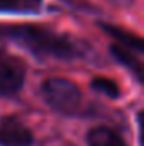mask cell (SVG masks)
Returning <instances> with one entry per match:
<instances>
[{"mask_svg": "<svg viewBox=\"0 0 144 146\" xmlns=\"http://www.w3.org/2000/svg\"><path fill=\"white\" fill-rule=\"evenodd\" d=\"M131 51H132V49H129V48H126V46H122V44H117V42H114V44L110 46V53L114 54V58H115L120 65L127 66L131 72L136 75V78L141 82V80H143V66H141V60H137Z\"/></svg>", "mask_w": 144, "mask_h": 146, "instance_id": "6", "label": "cell"}, {"mask_svg": "<svg viewBox=\"0 0 144 146\" xmlns=\"http://www.w3.org/2000/svg\"><path fill=\"white\" fill-rule=\"evenodd\" d=\"M44 100L61 114H75L81 104L80 88L66 78H48L41 87Z\"/></svg>", "mask_w": 144, "mask_h": 146, "instance_id": "2", "label": "cell"}, {"mask_svg": "<svg viewBox=\"0 0 144 146\" xmlns=\"http://www.w3.org/2000/svg\"><path fill=\"white\" fill-rule=\"evenodd\" d=\"M92 88L97 90L98 94H104V95L110 97V99H117V97L120 95V88H119V85H117L114 80L105 78V76L93 78V82H92Z\"/></svg>", "mask_w": 144, "mask_h": 146, "instance_id": "9", "label": "cell"}, {"mask_svg": "<svg viewBox=\"0 0 144 146\" xmlns=\"http://www.w3.org/2000/svg\"><path fill=\"white\" fill-rule=\"evenodd\" d=\"M41 0H0V12H36Z\"/></svg>", "mask_w": 144, "mask_h": 146, "instance_id": "8", "label": "cell"}, {"mask_svg": "<svg viewBox=\"0 0 144 146\" xmlns=\"http://www.w3.org/2000/svg\"><path fill=\"white\" fill-rule=\"evenodd\" d=\"M102 29L107 33L108 36L114 37L117 44H122V46H126L129 49H134L137 53H143L144 44H143V39L139 36H136L132 33H127V31H124V29H120L117 26H110V24H102Z\"/></svg>", "mask_w": 144, "mask_h": 146, "instance_id": "7", "label": "cell"}, {"mask_svg": "<svg viewBox=\"0 0 144 146\" xmlns=\"http://www.w3.org/2000/svg\"><path fill=\"white\" fill-rule=\"evenodd\" d=\"M88 146H126L124 139L110 127H93L87 134Z\"/></svg>", "mask_w": 144, "mask_h": 146, "instance_id": "5", "label": "cell"}, {"mask_svg": "<svg viewBox=\"0 0 144 146\" xmlns=\"http://www.w3.org/2000/svg\"><path fill=\"white\" fill-rule=\"evenodd\" d=\"M0 36L19 42L20 46L39 56L70 60L76 54L75 44L66 36L56 34L46 27H39L32 24L0 26Z\"/></svg>", "mask_w": 144, "mask_h": 146, "instance_id": "1", "label": "cell"}, {"mask_svg": "<svg viewBox=\"0 0 144 146\" xmlns=\"http://www.w3.org/2000/svg\"><path fill=\"white\" fill-rule=\"evenodd\" d=\"M32 133L17 119L7 117L0 122V146H32Z\"/></svg>", "mask_w": 144, "mask_h": 146, "instance_id": "4", "label": "cell"}, {"mask_svg": "<svg viewBox=\"0 0 144 146\" xmlns=\"http://www.w3.org/2000/svg\"><path fill=\"white\" fill-rule=\"evenodd\" d=\"M26 78L24 63L15 56H7L0 53V94H15Z\"/></svg>", "mask_w": 144, "mask_h": 146, "instance_id": "3", "label": "cell"}]
</instances>
